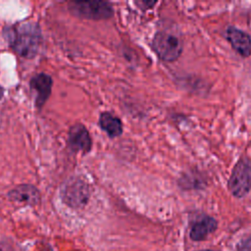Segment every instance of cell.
I'll use <instances>...</instances> for the list:
<instances>
[{"mask_svg":"<svg viewBox=\"0 0 251 251\" xmlns=\"http://www.w3.org/2000/svg\"><path fill=\"white\" fill-rule=\"evenodd\" d=\"M8 198L12 202L23 205L35 206L40 202L39 190L31 184H21L8 192Z\"/></svg>","mask_w":251,"mask_h":251,"instance_id":"ba28073f","label":"cell"},{"mask_svg":"<svg viewBox=\"0 0 251 251\" xmlns=\"http://www.w3.org/2000/svg\"><path fill=\"white\" fill-rule=\"evenodd\" d=\"M226 39L232 48L242 57H248L251 54V37L245 31L235 27L228 26L226 32Z\"/></svg>","mask_w":251,"mask_h":251,"instance_id":"9c48e42d","label":"cell"},{"mask_svg":"<svg viewBox=\"0 0 251 251\" xmlns=\"http://www.w3.org/2000/svg\"><path fill=\"white\" fill-rule=\"evenodd\" d=\"M218 227V222L207 215L198 217L190 227L189 236L194 241L204 240L210 233L214 232Z\"/></svg>","mask_w":251,"mask_h":251,"instance_id":"30bf717a","label":"cell"},{"mask_svg":"<svg viewBox=\"0 0 251 251\" xmlns=\"http://www.w3.org/2000/svg\"><path fill=\"white\" fill-rule=\"evenodd\" d=\"M69 8L76 17L87 20H106L114 14L111 4L105 1H73Z\"/></svg>","mask_w":251,"mask_h":251,"instance_id":"277c9868","label":"cell"},{"mask_svg":"<svg viewBox=\"0 0 251 251\" xmlns=\"http://www.w3.org/2000/svg\"><path fill=\"white\" fill-rule=\"evenodd\" d=\"M201 251H214V250H201Z\"/></svg>","mask_w":251,"mask_h":251,"instance_id":"5bb4252c","label":"cell"},{"mask_svg":"<svg viewBox=\"0 0 251 251\" xmlns=\"http://www.w3.org/2000/svg\"><path fill=\"white\" fill-rule=\"evenodd\" d=\"M53 80L50 75L40 73L31 77L29 81L30 88L35 93V106L41 109L50 96Z\"/></svg>","mask_w":251,"mask_h":251,"instance_id":"52a82bcc","label":"cell"},{"mask_svg":"<svg viewBox=\"0 0 251 251\" xmlns=\"http://www.w3.org/2000/svg\"><path fill=\"white\" fill-rule=\"evenodd\" d=\"M228 188L237 198L244 197L251 190V160L248 157H241L233 167Z\"/></svg>","mask_w":251,"mask_h":251,"instance_id":"7a4b0ae2","label":"cell"},{"mask_svg":"<svg viewBox=\"0 0 251 251\" xmlns=\"http://www.w3.org/2000/svg\"><path fill=\"white\" fill-rule=\"evenodd\" d=\"M99 126L110 137H117L123 133L121 120L109 112H104L100 115Z\"/></svg>","mask_w":251,"mask_h":251,"instance_id":"8fae6325","label":"cell"},{"mask_svg":"<svg viewBox=\"0 0 251 251\" xmlns=\"http://www.w3.org/2000/svg\"><path fill=\"white\" fill-rule=\"evenodd\" d=\"M4 36L11 48L21 57L33 58L40 49L42 35L36 23H22L4 28Z\"/></svg>","mask_w":251,"mask_h":251,"instance_id":"6da1fadb","label":"cell"},{"mask_svg":"<svg viewBox=\"0 0 251 251\" xmlns=\"http://www.w3.org/2000/svg\"><path fill=\"white\" fill-rule=\"evenodd\" d=\"M237 250L238 251H251V234L247 237L243 238L238 244H237Z\"/></svg>","mask_w":251,"mask_h":251,"instance_id":"7c38bea8","label":"cell"},{"mask_svg":"<svg viewBox=\"0 0 251 251\" xmlns=\"http://www.w3.org/2000/svg\"><path fill=\"white\" fill-rule=\"evenodd\" d=\"M155 53L165 62H174L182 52V42L174 33L168 31H158L152 41Z\"/></svg>","mask_w":251,"mask_h":251,"instance_id":"3957f363","label":"cell"},{"mask_svg":"<svg viewBox=\"0 0 251 251\" xmlns=\"http://www.w3.org/2000/svg\"><path fill=\"white\" fill-rule=\"evenodd\" d=\"M3 94H4V90H3V88L0 86V99L3 97Z\"/></svg>","mask_w":251,"mask_h":251,"instance_id":"4fadbf2b","label":"cell"},{"mask_svg":"<svg viewBox=\"0 0 251 251\" xmlns=\"http://www.w3.org/2000/svg\"><path fill=\"white\" fill-rule=\"evenodd\" d=\"M88 184L77 177L66 181L61 188L62 201L69 207L79 209L85 206L89 199Z\"/></svg>","mask_w":251,"mask_h":251,"instance_id":"5b68a950","label":"cell"},{"mask_svg":"<svg viewBox=\"0 0 251 251\" xmlns=\"http://www.w3.org/2000/svg\"><path fill=\"white\" fill-rule=\"evenodd\" d=\"M68 145L75 152H89L92 147L91 137L86 127L81 124L71 126L68 133Z\"/></svg>","mask_w":251,"mask_h":251,"instance_id":"8992f818","label":"cell"}]
</instances>
